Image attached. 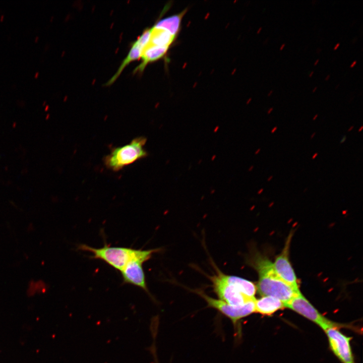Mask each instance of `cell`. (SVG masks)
Wrapping results in <instances>:
<instances>
[{"mask_svg":"<svg viewBox=\"0 0 363 363\" xmlns=\"http://www.w3.org/2000/svg\"><path fill=\"white\" fill-rule=\"evenodd\" d=\"M246 262L258 273L257 290L261 296L274 297L284 304L300 292L282 280L275 272L273 263L259 252H252Z\"/></svg>","mask_w":363,"mask_h":363,"instance_id":"1","label":"cell"},{"mask_svg":"<svg viewBox=\"0 0 363 363\" xmlns=\"http://www.w3.org/2000/svg\"><path fill=\"white\" fill-rule=\"evenodd\" d=\"M215 273L209 276L218 299L233 306H241L255 299L257 287L245 278L223 273L216 266Z\"/></svg>","mask_w":363,"mask_h":363,"instance_id":"2","label":"cell"},{"mask_svg":"<svg viewBox=\"0 0 363 363\" xmlns=\"http://www.w3.org/2000/svg\"><path fill=\"white\" fill-rule=\"evenodd\" d=\"M78 249L92 253V258L101 260L119 271L131 261L141 259L147 261L151 258L153 254L161 250L160 249L143 250L111 247L106 244L101 248H94L85 244H81L79 246Z\"/></svg>","mask_w":363,"mask_h":363,"instance_id":"3","label":"cell"},{"mask_svg":"<svg viewBox=\"0 0 363 363\" xmlns=\"http://www.w3.org/2000/svg\"><path fill=\"white\" fill-rule=\"evenodd\" d=\"M147 138L139 137L124 146L113 148L103 158L105 166L109 169L118 171L125 166L145 158L148 153L144 148Z\"/></svg>","mask_w":363,"mask_h":363,"instance_id":"4","label":"cell"},{"mask_svg":"<svg viewBox=\"0 0 363 363\" xmlns=\"http://www.w3.org/2000/svg\"><path fill=\"white\" fill-rule=\"evenodd\" d=\"M207 302L209 307L212 308L224 315L235 325L241 319L255 312V299L251 300L241 306H233L219 299L213 298L203 290H193Z\"/></svg>","mask_w":363,"mask_h":363,"instance_id":"5","label":"cell"},{"mask_svg":"<svg viewBox=\"0 0 363 363\" xmlns=\"http://www.w3.org/2000/svg\"><path fill=\"white\" fill-rule=\"evenodd\" d=\"M289 308L319 326L324 331L330 328H339L338 324L324 317L300 292L284 304Z\"/></svg>","mask_w":363,"mask_h":363,"instance_id":"6","label":"cell"},{"mask_svg":"<svg viewBox=\"0 0 363 363\" xmlns=\"http://www.w3.org/2000/svg\"><path fill=\"white\" fill-rule=\"evenodd\" d=\"M325 332L330 348L342 363H355L351 346V338L341 333L337 328H330Z\"/></svg>","mask_w":363,"mask_h":363,"instance_id":"7","label":"cell"},{"mask_svg":"<svg viewBox=\"0 0 363 363\" xmlns=\"http://www.w3.org/2000/svg\"><path fill=\"white\" fill-rule=\"evenodd\" d=\"M292 236V233H290L282 252L276 257L273 265L275 272L282 280L293 288L299 289L298 281L289 258Z\"/></svg>","mask_w":363,"mask_h":363,"instance_id":"8","label":"cell"},{"mask_svg":"<svg viewBox=\"0 0 363 363\" xmlns=\"http://www.w3.org/2000/svg\"><path fill=\"white\" fill-rule=\"evenodd\" d=\"M177 36L170 30L155 23L149 28V37L142 49H158L168 51Z\"/></svg>","mask_w":363,"mask_h":363,"instance_id":"9","label":"cell"},{"mask_svg":"<svg viewBox=\"0 0 363 363\" xmlns=\"http://www.w3.org/2000/svg\"><path fill=\"white\" fill-rule=\"evenodd\" d=\"M146 261L141 259H135L129 262L120 271L123 282L142 288L151 296L147 287L145 274L142 265Z\"/></svg>","mask_w":363,"mask_h":363,"instance_id":"10","label":"cell"},{"mask_svg":"<svg viewBox=\"0 0 363 363\" xmlns=\"http://www.w3.org/2000/svg\"><path fill=\"white\" fill-rule=\"evenodd\" d=\"M149 28L145 29L141 35L133 43L127 56L121 63L116 72L106 83V85L109 86L113 83L120 76L124 69L130 63L141 58L142 49L146 43L149 37Z\"/></svg>","mask_w":363,"mask_h":363,"instance_id":"11","label":"cell"},{"mask_svg":"<svg viewBox=\"0 0 363 363\" xmlns=\"http://www.w3.org/2000/svg\"><path fill=\"white\" fill-rule=\"evenodd\" d=\"M284 307L282 301L271 296H262L255 301V312L264 315H271Z\"/></svg>","mask_w":363,"mask_h":363,"instance_id":"12","label":"cell"},{"mask_svg":"<svg viewBox=\"0 0 363 363\" xmlns=\"http://www.w3.org/2000/svg\"><path fill=\"white\" fill-rule=\"evenodd\" d=\"M46 286L44 282L42 280L32 281L29 283L28 295L32 296L36 292L44 293L46 291Z\"/></svg>","mask_w":363,"mask_h":363,"instance_id":"13","label":"cell"},{"mask_svg":"<svg viewBox=\"0 0 363 363\" xmlns=\"http://www.w3.org/2000/svg\"><path fill=\"white\" fill-rule=\"evenodd\" d=\"M155 342L153 341L152 345L150 346V350L151 352L154 359V362L155 363H159L158 360L157 358V353H156V346H155Z\"/></svg>","mask_w":363,"mask_h":363,"instance_id":"14","label":"cell"},{"mask_svg":"<svg viewBox=\"0 0 363 363\" xmlns=\"http://www.w3.org/2000/svg\"><path fill=\"white\" fill-rule=\"evenodd\" d=\"M346 139H347V136L346 135L343 136L340 141V143L343 144V143H344L345 141L346 140Z\"/></svg>","mask_w":363,"mask_h":363,"instance_id":"15","label":"cell"},{"mask_svg":"<svg viewBox=\"0 0 363 363\" xmlns=\"http://www.w3.org/2000/svg\"><path fill=\"white\" fill-rule=\"evenodd\" d=\"M277 130V126H275V127L271 130V134L274 133Z\"/></svg>","mask_w":363,"mask_h":363,"instance_id":"16","label":"cell"},{"mask_svg":"<svg viewBox=\"0 0 363 363\" xmlns=\"http://www.w3.org/2000/svg\"><path fill=\"white\" fill-rule=\"evenodd\" d=\"M219 126H216L215 127V128L214 129V130H213V132H214V133H216L217 132H218V131L219 130Z\"/></svg>","mask_w":363,"mask_h":363,"instance_id":"17","label":"cell"},{"mask_svg":"<svg viewBox=\"0 0 363 363\" xmlns=\"http://www.w3.org/2000/svg\"><path fill=\"white\" fill-rule=\"evenodd\" d=\"M356 64V60H354L351 64L350 65V67L352 68Z\"/></svg>","mask_w":363,"mask_h":363,"instance_id":"18","label":"cell"},{"mask_svg":"<svg viewBox=\"0 0 363 363\" xmlns=\"http://www.w3.org/2000/svg\"><path fill=\"white\" fill-rule=\"evenodd\" d=\"M216 158V155L215 154H214L213 155H212V156L211 158V161H213L214 160H215Z\"/></svg>","mask_w":363,"mask_h":363,"instance_id":"19","label":"cell"},{"mask_svg":"<svg viewBox=\"0 0 363 363\" xmlns=\"http://www.w3.org/2000/svg\"><path fill=\"white\" fill-rule=\"evenodd\" d=\"M318 153L317 152L315 153L312 156V159H314L316 158V157L318 156Z\"/></svg>","mask_w":363,"mask_h":363,"instance_id":"20","label":"cell"},{"mask_svg":"<svg viewBox=\"0 0 363 363\" xmlns=\"http://www.w3.org/2000/svg\"><path fill=\"white\" fill-rule=\"evenodd\" d=\"M254 165H251V166H250L249 167V168H248V171H252L253 169H254Z\"/></svg>","mask_w":363,"mask_h":363,"instance_id":"21","label":"cell"},{"mask_svg":"<svg viewBox=\"0 0 363 363\" xmlns=\"http://www.w3.org/2000/svg\"><path fill=\"white\" fill-rule=\"evenodd\" d=\"M273 110V107L270 108L268 109V110L267 111V113L270 114L272 111Z\"/></svg>","mask_w":363,"mask_h":363,"instance_id":"22","label":"cell"},{"mask_svg":"<svg viewBox=\"0 0 363 363\" xmlns=\"http://www.w3.org/2000/svg\"><path fill=\"white\" fill-rule=\"evenodd\" d=\"M260 151H261V149H260V148L258 149L255 151V155H257V154H258L260 153Z\"/></svg>","mask_w":363,"mask_h":363,"instance_id":"23","label":"cell"},{"mask_svg":"<svg viewBox=\"0 0 363 363\" xmlns=\"http://www.w3.org/2000/svg\"><path fill=\"white\" fill-rule=\"evenodd\" d=\"M273 177V175L270 176L269 177H268V178H267V181H268V182H270V181L272 179Z\"/></svg>","mask_w":363,"mask_h":363,"instance_id":"24","label":"cell"},{"mask_svg":"<svg viewBox=\"0 0 363 363\" xmlns=\"http://www.w3.org/2000/svg\"><path fill=\"white\" fill-rule=\"evenodd\" d=\"M263 188L260 189L257 192L258 194H261L263 192Z\"/></svg>","mask_w":363,"mask_h":363,"instance_id":"25","label":"cell"},{"mask_svg":"<svg viewBox=\"0 0 363 363\" xmlns=\"http://www.w3.org/2000/svg\"><path fill=\"white\" fill-rule=\"evenodd\" d=\"M339 45H340V43H337L335 45V46L334 47V48H333V49H334V50L336 49L337 48V47L339 46Z\"/></svg>","mask_w":363,"mask_h":363,"instance_id":"26","label":"cell"},{"mask_svg":"<svg viewBox=\"0 0 363 363\" xmlns=\"http://www.w3.org/2000/svg\"><path fill=\"white\" fill-rule=\"evenodd\" d=\"M353 128H354V126H351L350 127H349V128L347 130V131H348V132H350L352 130V129H353Z\"/></svg>","mask_w":363,"mask_h":363,"instance_id":"27","label":"cell"},{"mask_svg":"<svg viewBox=\"0 0 363 363\" xmlns=\"http://www.w3.org/2000/svg\"><path fill=\"white\" fill-rule=\"evenodd\" d=\"M316 134V132H314V133L312 134V135L311 136V137H310L311 139H312L315 137Z\"/></svg>","mask_w":363,"mask_h":363,"instance_id":"28","label":"cell"},{"mask_svg":"<svg viewBox=\"0 0 363 363\" xmlns=\"http://www.w3.org/2000/svg\"><path fill=\"white\" fill-rule=\"evenodd\" d=\"M39 74V72H36L35 73L34 77H35V78H37V77L38 76Z\"/></svg>","mask_w":363,"mask_h":363,"instance_id":"29","label":"cell"},{"mask_svg":"<svg viewBox=\"0 0 363 363\" xmlns=\"http://www.w3.org/2000/svg\"><path fill=\"white\" fill-rule=\"evenodd\" d=\"M318 114H316L315 115H314V116L313 117V120H315L316 119V118L318 117Z\"/></svg>","mask_w":363,"mask_h":363,"instance_id":"30","label":"cell"},{"mask_svg":"<svg viewBox=\"0 0 363 363\" xmlns=\"http://www.w3.org/2000/svg\"><path fill=\"white\" fill-rule=\"evenodd\" d=\"M284 46H285V43H283L282 44H281V46L280 47V50H282L283 48V47H284Z\"/></svg>","mask_w":363,"mask_h":363,"instance_id":"31","label":"cell"},{"mask_svg":"<svg viewBox=\"0 0 363 363\" xmlns=\"http://www.w3.org/2000/svg\"><path fill=\"white\" fill-rule=\"evenodd\" d=\"M330 77V75H328L325 78V80H328Z\"/></svg>","mask_w":363,"mask_h":363,"instance_id":"32","label":"cell"},{"mask_svg":"<svg viewBox=\"0 0 363 363\" xmlns=\"http://www.w3.org/2000/svg\"><path fill=\"white\" fill-rule=\"evenodd\" d=\"M4 15H2L1 16L0 21H2L3 20V19H4Z\"/></svg>","mask_w":363,"mask_h":363,"instance_id":"33","label":"cell"},{"mask_svg":"<svg viewBox=\"0 0 363 363\" xmlns=\"http://www.w3.org/2000/svg\"><path fill=\"white\" fill-rule=\"evenodd\" d=\"M38 39H39V36H35V38H34L35 41H37L38 40Z\"/></svg>","mask_w":363,"mask_h":363,"instance_id":"34","label":"cell"},{"mask_svg":"<svg viewBox=\"0 0 363 363\" xmlns=\"http://www.w3.org/2000/svg\"><path fill=\"white\" fill-rule=\"evenodd\" d=\"M319 61V59H317L314 63V66L316 65Z\"/></svg>","mask_w":363,"mask_h":363,"instance_id":"35","label":"cell"},{"mask_svg":"<svg viewBox=\"0 0 363 363\" xmlns=\"http://www.w3.org/2000/svg\"><path fill=\"white\" fill-rule=\"evenodd\" d=\"M272 93H273V90H270V91L268 94V96L271 95Z\"/></svg>","mask_w":363,"mask_h":363,"instance_id":"36","label":"cell"},{"mask_svg":"<svg viewBox=\"0 0 363 363\" xmlns=\"http://www.w3.org/2000/svg\"><path fill=\"white\" fill-rule=\"evenodd\" d=\"M362 129H363V127L361 126L360 127V128L358 129V132H360L362 130Z\"/></svg>","mask_w":363,"mask_h":363,"instance_id":"37","label":"cell"},{"mask_svg":"<svg viewBox=\"0 0 363 363\" xmlns=\"http://www.w3.org/2000/svg\"><path fill=\"white\" fill-rule=\"evenodd\" d=\"M202 162V159H200V160L198 161V164H200Z\"/></svg>","mask_w":363,"mask_h":363,"instance_id":"38","label":"cell"},{"mask_svg":"<svg viewBox=\"0 0 363 363\" xmlns=\"http://www.w3.org/2000/svg\"><path fill=\"white\" fill-rule=\"evenodd\" d=\"M317 89V87H315V88H313L312 91L313 92H314Z\"/></svg>","mask_w":363,"mask_h":363,"instance_id":"39","label":"cell"},{"mask_svg":"<svg viewBox=\"0 0 363 363\" xmlns=\"http://www.w3.org/2000/svg\"><path fill=\"white\" fill-rule=\"evenodd\" d=\"M215 192V189H212V190L211 191V193L212 194L214 193Z\"/></svg>","mask_w":363,"mask_h":363,"instance_id":"40","label":"cell"},{"mask_svg":"<svg viewBox=\"0 0 363 363\" xmlns=\"http://www.w3.org/2000/svg\"><path fill=\"white\" fill-rule=\"evenodd\" d=\"M313 73H314V71H312L309 75V77H311L312 76V75L313 74Z\"/></svg>","mask_w":363,"mask_h":363,"instance_id":"41","label":"cell"},{"mask_svg":"<svg viewBox=\"0 0 363 363\" xmlns=\"http://www.w3.org/2000/svg\"><path fill=\"white\" fill-rule=\"evenodd\" d=\"M339 86V84H337V86L336 87V88H337Z\"/></svg>","mask_w":363,"mask_h":363,"instance_id":"42","label":"cell"}]
</instances>
